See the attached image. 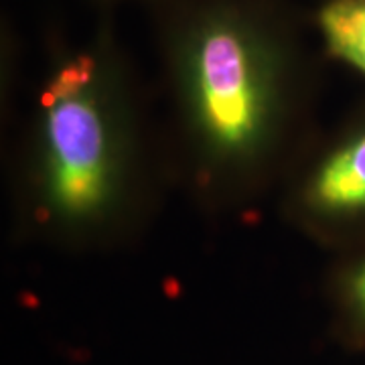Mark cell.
Here are the masks:
<instances>
[{
	"label": "cell",
	"mask_w": 365,
	"mask_h": 365,
	"mask_svg": "<svg viewBox=\"0 0 365 365\" xmlns=\"http://www.w3.org/2000/svg\"><path fill=\"white\" fill-rule=\"evenodd\" d=\"M189 100L207 144L225 157L262 143L274 102V61L266 41L235 14H211L182 49Z\"/></svg>",
	"instance_id": "6da1fadb"
},
{
	"label": "cell",
	"mask_w": 365,
	"mask_h": 365,
	"mask_svg": "<svg viewBox=\"0 0 365 365\" xmlns=\"http://www.w3.org/2000/svg\"><path fill=\"white\" fill-rule=\"evenodd\" d=\"M45 175L53 207L81 220L106 207L114 187V143L90 55L57 69L45 96Z\"/></svg>",
	"instance_id": "7a4b0ae2"
},
{
	"label": "cell",
	"mask_w": 365,
	"mask_h": 365,
	"mask_svg": "<svg viewBox=\"0 0 365 365\" xmlns=\"http://www.w3.org/2000/svg\"><path fill=\"white\" fill-rule=\"evenodd\" d=\"M307 199L314 211L355 213L365 209V134L333 153L317 170Z\"/></svg>",
	"instance_id": "3957f363"
},
{
	"label": "cell",
	"mask_w": 365,
	"mask_h": 365,
	"mask_svg": "<svg viewBox=\"0 0 365 365\" xmlns=\"http://www.w3.org/2000/svg\"><path fill=\"white\" fill-rule=\"evenodd\" d=\"M319 26L329 51L365 73V0H331Z\"/></svg>",
	"instance_id": "277c9868"
},
{
	"label": "cell",
	"mask_w": 365,
	"mask_h": 365,
	"mask_svg": "<svg viewBox=\"0 0 365 365\" xmlns=\"http://www.w3.org/2000/svg\"><path fill=\"white\" fill-rule=\"evenodd\" d=\"M353 304H355L357 314L361 317V321L365 323V266L353 280Z\"/></svg>",
	"instance_id": "5b68a950"
}]
</instances>
